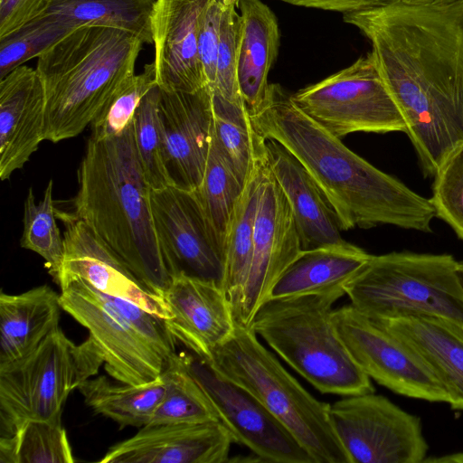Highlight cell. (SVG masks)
<instances>
[{"mask_svg":"<svg viewBox=\"0 0 463 463\" xmlns=\"http://www.w3.org/2000/svg\"><path fill=\"white\" fill-rule=\"evenodd\" d=\"M165 386L164 373L144 384L121 383L99 375L87 379L78 390L95 412L113 420L121 428H142L150 423L165 395Z\"/></svg>","mask_w":463,"mask_h":463,"instance_id":"28","label":"cell"},{"mask_svg":"<svg viewBox=\"0 0 463 463\" xmlns=\"http://www.w3.org/2000/svg\"><path fill=\"white\" fill-rule=\"evenodd\" d=\"M58 295L42 285L20 294H0V366L35 349L59 326Z\"/></svg>","mask_w":463,"mask_h":463,"instance_id":"27","label":"cell"},{"mask_svg":"<svg viewBox=\"0 0 463 463\" xmlns=\"http://www.w3.org/2000/svg\"><path fill=\"white\" fill-rule=\"evenodd\" d=\"M291 96L305 114L340 139L354 132L406 133L371 52Z\"/></svg>","mask_w":463,"mask_h":463,"instance_id":"9","label":"cell"},{"mask_svg":"<svg viewBox=\"0 0 463 463\" xmlns=\"http://www.w3.org/2000/svg\"><path fill=\"white\" fill-rule=\"evenodd\" d=\"M212 0H156L151 15L157 86L194 92L207 81L198 52L203 15Z\"/></svg>","mask_w":463,"mask_h":463,"instance_id":"17","label":"cell"},{"mask_svg":"<svg viewBox=\"0 0 463 463\" xmlns=\"http://www.w3.org/2000/svg\"><path fill=\"white\" fill-rule=\"evenodd\" d=\"M457 275L461 288H463V260H458L457 263Z\"/></svg>","mask_w":463,"mask_h":463,"instance_id":"45","label":"cell"},{"mask_svg":"<svg viewBox=\"0 0 463 463\" xmlns=\"http://www.w3.org/2000/svg\"><path fill=\"white\" fill-rule=\"evenodd\" d=\"M213 136L242 184L252 158L255 130L244 102L213 93Z\"/></svg>","mask_w":463,"mask_h":463,"instance_id":"35","label":"cell"},{"mask_svg":"<svg viewBox=\"0 0 463 463\" xmlns=\"http://www.w3.org/2000/svg\"><path fill=\"white\" fill-rule=\"evenodd\" d=\"M51 0H0V38L42 15Z\"/></svg>","mask_w":463,"mask_h":463,"instance_id":"41","label":"cell"},{"mask_svg":"<svg viewBox=\"0 0 463 463\" xmlns=\"http://www.w3.org/2000/svg\"><path fill=\"white\" fill-rule=\"evenodd\" d=\"M207 362L252 393L316 463H349L331 424L330 404L310 394L260 342L251 326L236 322L233 334Z\"/></svg>","mask_w":463,"mask_h":463,"instance_id":"6","label":"cell"},{"mask_svg":"<svg viewBox=\"0 0 463 463\" xmlns=\"http://www.w3.org/2000/svg\"><path fill=\"white\" fill-rule=\"evenodd\" d=\"M372 256L346 241L302 250L277 280L268 299L305 295L339 299Z\"/></svg>","mask_w":463,"mask_h":463,"instance_id":"25","label":"cell"},{"mask_svg":"<svg viewBox=\"0 0 463 463\" xmlns=\"http://www.w3.org/2000/svg\"><path fill=\"white\" fill-rule=\"evenodd\" d=\"M62 310L89 330L114 380L144 384L159 378L167 361L136 331L88 282L73 277L61 279Z\"/></svg>","mask_w":463,"mask_h":463,"instance_id":"12","label":"cell"},{"mask_svg":"<svg viewBox=\"0 0 463 463\" xmlns=\"http://www.w3.org/2000/svg\"><path fill=\"white\" fill-rule=\"evenodd\" d=\"M159 111L174 185L195 191L204 175L213 136L212 89L208 85L194 92L160 89Z\"/></svg>","mask_w":463,"mask_h":463,"instance_id":"16","label":"cell"},{"mask_svg":"<svg viewBox=\"0 0 463 463\" xmlns=\"http://www.w3.org/2000/svg\"><path fill=\"white\" fill-rule=\"evenodd\" d=\"M334 431L349 463H422L429 445L421 420L374 392L330 404Z\"/></svg>","mask_w":463,"mask_h":463,"instance_id":"10","label":"cell"},{"mask_svg":"<svg viewBox=\"0 0 463 463\" xmlns=\"http://www.w3.org/2000/svg\"><path fill=\"white\" fill-rule=\"evenodd\" d=\"M156 0H51L45 13L73 29L101 26L128 32L153 43L151 15Z\"/></svg>","mask_w":463,"mask_h":463,"instance_id":"29","label":"cell"},{"mask_svg":"<svg viewBox=\"0 0 463 463\" xmlns=\"http://www.w3.org/2000/svg\"><path fill=\"white\" fill-rule=\"evenodd\" d=\"M53 182L51 179L43 197L35 202L33 189L28 190L24 201V231L21 247L39 254L46 262L49 274L58 285L64 258V241L56 224L53 198Z\"/></svg>","mask_w":463,"mask_h":463,"instance_id":"34","label":"cell"},{"mask_svg":"<svg viewBox=\"0 0 463 463\" xmlns=\"http://www.w3.org/2000/svg\"><path fill=\"white\" fill-rule=\"evenodd\" d=\"M241 17L237 80L249 114L264 103L269 83L268 74L277 59L279 30L277 18L260 0H239Z\"/></svg>","mask_w":463,"mask_h":463,"instance_id":"26","label":"cell"},{"mask_svg":"<svg viewBox=\"0 0 463 463\" xmlns=\"http://www.w3.org/2000/svg\"><path fill=\"white\" fill-rule=\"evenodd\" d=\"M370 41L425 176L463 145V3L402 0L345 14Z\"/></svg>","mask_w":463,"mask_h":463,"instance_id":"1","label":"cell"},{"mask_svg":"<svg viewBox=\"0 0 463 463\" xmlns=\"http://www.w3.org/2000/svg\"><path fill=\"white\" fill-rule=\"evenodd\" d=\"M103 364L90 337L77 345L58 326L30 354L0 366L1 437L32 420L60 422L70 393Z\"/></svg>","mask_w":463,"mask_h":463,"instance_id":"8","label":"cell"},{"mask_svg":"<svg viewBox=\"0 0 463 463\" xmlns=\"http://www.w3.org/2000/svg\"><path fill=\"white\" fill-rule=\"evenodd\" d=\"M338 335L362 371L409 398L449 403L450 396L419 354L377 320L351 304L333 309Z\"/></svg>","mask_w":463,"mask_h":463,"instance_id":"11","label":"cell"},{"mask_svg":"<svg viewBox=\"0 0 463 463\" xmlns=\"http://www.w3.org/2000/svg\"><path fill=\"white\" fill-rule=\"evenodd\" d=\"M265 140L269 170L290 206L302 250L345 241L336 212L311 175L282 145Z\"/></svg>","mask_w":463,"mask_h":463,"instance_id":"22","label":"cell"},{"mask_svg":"<svg viewBox=\"0 0 463 463\" xmlns=\"http://www.w3.org/2000/svg\"><path fill=\"white\" fill-rule=\"evenodd\" d=\"M163 298L171 314L165 320L172 335L205 361L235 330L232 306L222 286L213 281L177 275Z\"/></svg>","mask_w":463,"mask_h":463,"instance_id":"20","label":"cell"},{"mask_svg":"<svg viewBox=\"0 0 463 463\" xmlns=\"http://www.w3.org/2000/svg\"><path fill=\"white\" fill-rule=\"evenodd\" d=\"M61 421L32 420L10 436L0 437V463H73Z\"/></svg>","mask_w":463,"mask_h":463,"instance_id":"31","label":"cell"},{"mask_svg":"<svg viewBox=\"0 0 463 463\" xmlns=\"http://www.w3.org/2000/svg\"><path fill=\"white\" fill-rule=\"evenodd\" d=\"M77 179L71 214L84 222L142 283L163 298L172 277L156 232L151 187L137 157L133 118L116 137L89 138Z\"/></svg>","mask_w":463,"mask_h":463,"instance_id":"3","label":"cell"},{"mask_svg":"<svg viewBox=\"0 0 463 463\" xmlns=\"http://www.w3.org/2000/svg\"><path fill=\"white\" fill-rule=\"evenodd\" d=\"M302 250L290 206L269 166L258 203L251 264L237 323L250 326L277 280Z\"/></svg>","mask_w":463,"mask_h":463,"instance_id":"15","label":"cell"},{"mask_svg":"<svg viewBox=\"0 0 463 463\" xmlns=\"http://www.w3.org/2000/svg\"><path fill=\"white\" fill-rule=\"evenodd\" d=\"M375 320L424 361L449 392L451 410L463 411V327L445 318L424 315Z\"/></svg>","mask_w":463,"mask_h":463,"instance_id":"23","label":"cell"},{"mask_svg":"<svg viewBox=\"0 0 463 463\" xmlns=\"http://www.w3.org/2000/svg\"><path fill=\"white\" fill-rule=\"evenodd\" d=\"M268 171L266 140L255 131L249 172L232 211L223 245L222 288L232 306L234 318L250 273L255 218Z\"/></svg>","mask_w":463,"mask_h":463,"instance_id":"24","label":"cell"},{"mask_svg":"<svg viewBox=\"0 0 463 463\" xmlns=\"http://www.w3.org/2000/svg\"><path fill=\"white\" fill-rule=\"evenodd\" d=\"M156 85L155 63H148L141 73L128 80L93 120L90 137L103 140L119 135L132 120L142 99Z\"/></svg>","mask_w":463,"mask_h":463,"instance_id":"37","label":"cell"},{"mask_svg":"<svg viewBox=\"0 0 463 463\" xmlns=\"http://www.w3.org/2000/svg\"><path fill=\"white\" fill-rule=\"evenodd\" d=\"M150 203L172 279L185 275L222 286L223 254L210 232L195 192L175 185L151 188Z\"/></svg>","mask_w":463,"mask_h":463,"instance_id":"14","label":"cell"},{"mask_svg":"<svg viewBox=\"0 0 463 463\" xmlns=\"http://www.w3.org/2000/svg\"><path fill=\"white\" fill-rule=\"evenodd\" d=\"M45 99L36 70L22 65L0 80V178L29 161L44 138Z\"/></svg>","mask_w":463,"mask_h":463,"instance_id":"21","label":"cell"},{"mask_svg":"<svg viewBox=\"0 0 463 463\" xmlns=\"http://www.w3.org/2000/svg\"><path fill=\"white\" fill-rule=\"evenodd\" d=\"M229 430L235 443L265 462L316 463L293 434L249 391L216 372L193 353H179Z\"/></svg>","mask_w":463,"mask_h":463,"instance_id":"13","label":"cell"},{"mask_svg":"<svg viewBox=\"0 0 463 463\" xmlns=\"http://www.w3.org/2000/svg\"><path fill=\"white\" fill-rule=\"evenodd\" d=\"M243 184L213 136L204 175L194 192L210 232L222 254L230 219Z\"/></svg>","mask_w":463,"mask_h":463,"instance_id":"30","label":"cell"},{"mask_svg":"<svg viewBox=\"0 0 463 463\" xmlns=\"http://www.w3.org/2000/svg\"><path fill=\"white\" fill-rule=\"evenodd\" d=\"M144 43L118 29L81 26L38 57L45 99V140L80 134L135 74Z\"/></svg>","mask_w":463,"mask_h":463,"instance_id":"4","label":"cell"},{"mask_svg":"<svg viewBox=\"0 0 463 463\" xmlns=\"http://www.w3.org/2000/svg\"><path fill=\"white\" fill-rule=\"evenodd\" d=\"M224 0H212L200 25L198 52L208 86L215 80L216 62L220 40L221 21Z\"/></svg>","mask_w":463,"mask_h":463,"instance_id":"40","label":"cell"},{"mask_svg":"<svg viewBox=\"0 0 463 463\" xmlns=\"http://www.w3.org/2000/svg\"><path fill=\"white\" fill-rule=\"evenodd\" d=\"M290 5L339 12L343 14L370 10L391 0H280Z\"/></svg>","mask_w":463,"mask_h":463,"instance_id":"42","label":"cell"},{"mask_svg":"<svg viewBox=\"0 0 463 463\" xmlns=\"http://www.w3.org/2000/svg\"><path fill=\"white\" fill-rule=\"evenodd\" d=\"M449 254L393 251L373 255L346 285L351 305L375 319L438 317L463 327V288Z\"/></svg>","mask_w":463,"mask_h":463,"instance_id":"7","label":"cell"},{"mask_svg":"<svg viewBox=\"0 0 463 463\" xmlns=\"http://www.w3.org/2000/svg\"><path fill=\"white\" fill-rule=\"evenodd\" d=\"M433 177L430 201L435 215L463 240V145L444 161Z\"/></svg>","mask_w":463,"mask_h":463,"instance_id":"39","label":"cell"},{"mask_svg":"<svg viewBox=\"0 0 463 463\" xmlns=\"http://www.w3.org/2000/svg\"><path fill=\"white\" fill-rule=\"evenodd\" d=\"M249 116L259 135L282 145L304 165L333 205L342 231L389 224L431 232L436 215L430 198L354 153L280 85L269 84L261 108Z\"/></svg>","mask_w":463,"mask_h":463,"instance_id":"2","label":"cell"},{"mask_svg":"<svg viewBox=\"0 0 463 463\" xmlns=\"http://www.w3.org/2000/svg\"><path fill=\"white\" fill-rule=\"evenodd\" d=\"M160 88L151 89L133 116V135L143 175L152 189L174 185L169 175L159 111Z\"/></svg>","mask_w":463,"mask_h":463,"instance_id":"33","label":"cell"},{"mask_svg":"<svg viewBox=\"0 0 463 463\" xmlns=\"http://www.w3.org/2000/svg\"><path fill=\"white\" fill-rule=\"evenodd\" d=\"M333 296L268 299L250 326L291 368L322 393L374 392L371 378L355 364L332 320Z\"/></svg>","mask_w":463,"mask_h":463,"instance_id":"5","label":"cell"},{"mask_svg":"<svg viewBox=\"0 0 463 463\" xmlns=\"http://www.w3.org/2000/svg\"><path fill=\"white\" fill-rule=\"evenodd\" d=\"M59 216L66 229L58 286L64 277L79 278L101 293L134 302L164 319L170 318L164 298L142 283L84 222L71 213H61Z\"/></svg>","mask_w":463,"mask_h":463,"instance_id":"19","label":"cell"},{"mask_svg":"<svg viewBox=\"0 0 463 463\" xmlns=\"http://www.w3.org/2000/svg\"><path fill=\"white\" fill-rule=\"evenodd\" d=\"M423 463H463V451L426 458Z\"/></svg>","mask_w":463,"mask_h":463,"instance_id":"43","label":"cell"},{"mask_svg":"<svg viewBox=\"0 0 463 463\" xmlns=\"http://www.w3.org/2000/svg\"><path fill=\"white\" fill-rule=\"evenodd\" d=\"M165 395L149 424L219 420L205 392L183 364L179 354L164 372Z\"/></svg>","mask_w":463,"mask_h":463,"instance_id":"32","label":"cell"},{"mask_svg":"<svg viewBox=\"0 0 463 463\" xmlns=\"http://www.w3.org/2000/svg\"><path fill=\"white\" fill-rule=\"evenodd\" d=\"M233 436L220 420L148 424L110 447L100 463H222Z\"/></svg>","mask_w":463,"mask_h":463,"instance_id":"18","label":"cell"},{"mask_svg":"<svg viewBox=\"0 0 463 463\" xmlns=\"http://www.w3.org/2000/svg\"><path fill=\"white\" fill-rule=\"evenodd\" d=\"M412 5H451L463 3V0H402Z\"/></svg>","mask_w":463,"mask_h":463,"instance_id":"44","label":"cell"},{"mask_svg":"<svg viewBox=\"0 0 463 463\" xmlns=\"http://www.w3.org/2000/svg\"><path fill=\"white\" fill-rule=\"evenodd\" d=\"M73 30L44 13L0 38V80L27 61L39 57Z\"/></svg>","mask_w":463,"mask_h":463,"instance_id":"36","label":"cell"},{"mask_svg":"<svg viewBox=\"0 0 463 463\" xmlns=\"http://www.w3.org/2000/svg\"><path fill=\"white\" fill-rule=\"evenodd\" d=\"M239 0H224L221 21L216 74L212 91L232 102H241L237 65L241 35V17L236 11Z\"/></svg>","mask_w":463,"mask_h":463,"instance_id":"38","label":"cell"}]
</instances>
